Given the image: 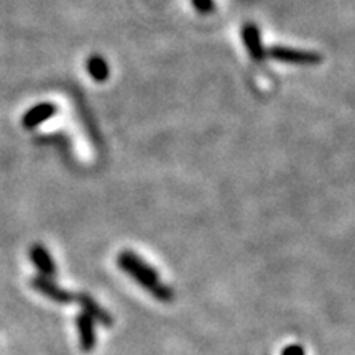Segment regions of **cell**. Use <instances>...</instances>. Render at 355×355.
Instances as JSON below:
<instances>
[{
	"mask_svg": "<svg viewBox=\"0 0 355 355\" xmlns=\"http://www.w3.org/2000/svg\"><path fill=\"white\" fill-rule=\"evenodd\" d=\"M78 301H79V306L83 308V313L87 314L89 318L94 319L96 322L104 324V326H110V324H112V316H110L107 311L102 309L101 306L91 298V296L86 295V293L79 295Z\"/></svg>",
	"mask_w": 355,
	"mask_h": 355,
	"instance_id": "ba28073f",
	"label": "cell"
},
{
	"mask_svg": "<svg viewBox=\"0 0 355 355\" xmlns=\"http://www.w3.org/2000/svg\"><path fill=\"white\" fill-rule=\"evenodd\" d=\"M282 355H306V350L298 344H293L283 349Z\"/></svg>",
	"mask_w": 355,
	"mask_h": 355,
	"instance_id": "8fae6325",
	"label": "cell"
},
{
	"mask_svg": "<svg viewBox=\"0 0 355 355\" xmlns=\"http://www.w3.org/2000/svg\"><path fill=\"white\" fill-rule=\"evenodd\" d=\"M266 56L273 58V60L279 61V63L303 64V66H314L322 61V56L319 55V53L296 50V48H288V46H272L268 51H266Z\"/></svg>",
	"mask_w": 355,
	"mask_h": 355,
	"instance_id": "7a4b0ae2",
	"label": "cell"
},
{
	"mask_svg": "<svg viewBox=\"0 0 355 355\" xmlns=\"http://www.w3.org/2000/svg\"><path fill=\"white\" fill-rule=\"evenodd\" d=\"M32 286L38 293H42V295L46 296V298L56 301V303L60 304H71L74 300H76V296H74L73 293L66 291L61 286H58L51 278L40 277L38 275V277H35L32 279Z\"/></svg>",
	"mask_w": 355,
	"mask_h": 355,
	"instance_id": "3957f363",
	"label": "cell"
},
{
	"mask_svg": "<svg viewBox=\"0 0 355 355\" xmlns=\"http://www.w3.org/2000/svg\"><path fill=\"white\" fill-rule=\"evenodd\" d=\"M194 10L201 13V15H209L211 12H214V0H191Z\"/></svg>",
	"mask_w": 355,
	"mask_h": 355,
	"instance_id": "30bf717a",
	"label": "cell"
},
{
	"mask_svg": "<svg viewBox=\"0 0 355 355\" xmlns=\"http://www.w3.org/2000/svg\"><path fill=\"white\" fill-rule=\"evenodd\" d=\"M242 40L245 44L248 56L254 61H263L266 58V50L261 42L259 26L255 24H245L242 28Z\"/></svg>",
	"mask_w": 355,
	"mask_h": 355,
	"instance_id": "5b68a950",
	"label": "cell"
},
{
	"mask_svg": "<svg viewBox=\"0 0 355 355\" xmlns=\"http://www.w3.org/2000/svg\"><path fill=\"white\" fill-rule=\"evenodd\" d=\"M117 265L119 268H122L128 277L135 279L141 288H145V291H148L150 295L159 301H168L173 300V290L170 286H166L158 277V273L150 266L146 261L140 259L139 255L133 254L130 250H123L122 254L117 257Z\"/></svg>",
	"mask_w": 355,
	"mask_h": 355,
	"instance_id": "6da1fadb",
	"label": "cell"
},
{
	"mask_svg": "<svg viewBox=\"0 0 355 355\" xmlns=\"http://www.w3.org/2000/svg\"><path fill=\"white\" fill-rule=\"evenodd\" d=\"M76 327H78V336H79V345L84 352H91L96 349V321L92 318H89L87 314L81 313L76 318Z\"/></svg>",
	"mask_w": 355,
	"mask_h": 355,
	"instance_id": "8992f818",
	"label": "cell"
},
{
	"mask_svg": "<svg viewBox=\"0 0 355 355\" xmlns=\"http://www.w3.org/2000/svg\"><path fill=\"white\" fill-rule=\"evenodd\" d=\"M30 259H32L33 265L37 266V270L42 277L51 278L56 275V265L55 260L51 259L50 252L46 250V247L42 245V243H35L30 250Z\"/></svg>",
	"mask_w": 355,
	"mask_h": 355,
	"instance_id": "52a82bcc",
	"label": "cell"
},
{
	"mask_svg": "<svg viewBox=\"0 0 355 355\" xmlns=\"http://www.w3.org/2000/svg\"><path fill=\"white\" fill-rule=\"evenodd\" d=\"M58 107L53 102H40V104L33 105L32 109H28L21 117V125L28 130L32 128H37L38 125H42L46 121H50L53 115H56Z\"/></svg>",
	"mask_w": 355,
	"mask_h": 355,
	"instance_id": "277c9868",
	"label": "cell"
},
{
	"mask_svg": "<svg viewBox=\"0 0 355 355\" xmlns=\"http://www.w3.org/2000/svg\"><path fill=\"white\" fill-rule=\"evenodd\" d=\"M87 74L96 83H105L110 76L109 63L101 55H92L86 63Z\"/></svg>",
	"mask_w": 355,
	"mask_h": 355,
	"instance_id": "9c48e42d",
	"label": "cell"
}]
</instances>
